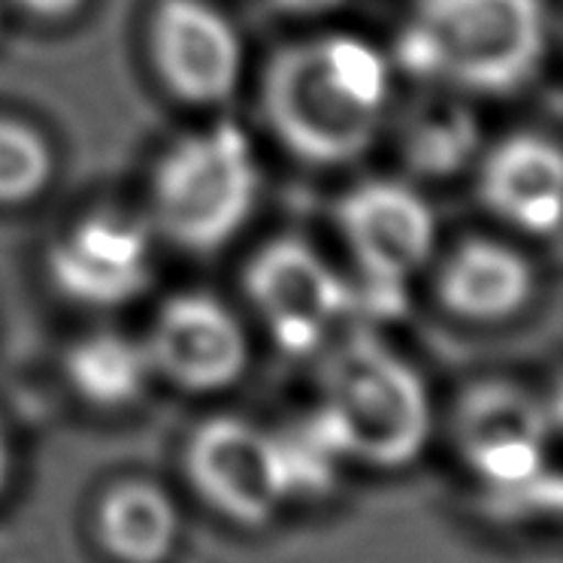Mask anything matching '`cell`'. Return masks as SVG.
<instances>
[{
    "label": "cell",
    "instance_id": "3",
    "mask_svg": "<svg viewBox=\"0 0 563 563\" xmlns=\"http://www.w3.org/2000/svg\"><path fill=\"white\" fill-rule=\"evenodd\" d=\"M319 412L345 461L373 470L416 464L433 433L424 379L369 331H355L331 352L321 376Z\"/></svg>",
    "mask_w": 563,
    "mask_h": 563
},
{
    "label": "cell",
    "instance_id": "2",
    "mask_svg": "<svg viewBox=\"0 0 563 563\" xmlns=\"http://www.w3.org/2000/svg\"><path fill=\"white\" fill-rule=\"evenodd\" d=\"M549 49L545 0H412L394 58L421 82L512 95Z\"/></svg>",
    "mask_w": 563,
    "mask_h": 563
},
{
    "label": "cell",
    "instance_id": "13",
    "mask_svg": "<svg viewBox=\"0 0 563 563\" xmlns=\"http://www.w3.org/2000/svg\"><path fill=\"white\" fill-rule=\"evenodd\" d=\"M437 295L452 316L497 324L518 316L533 295V267L497 240H466L442 261Z\"/></svg>",
    "mask_w": 563,
    "mask_h": 563
},
{
    "label": "cell",
    "instance_id": "1",
    "mask_svg": "<svg viewBox=\"0 0 563 563\" xmlns=\"http://www.w3.org/2000/svg\"><path fill=\"white\" fill-rule=\"evenodd\" d=\"M391 67L367 40L328 34L279 49L261 76V112L295 158L343 167L382 134Z\"/></svg>",
    "mask_w": 563,
    "mask_h": 563
},
{
    "label": "cell",
    "instance_id": "21",
    "mask_svg": "<svg viewBox=\"0 0 563 563\" xmlns=\"http://www.w3.org/2000/svg\"><path fill=\"white\" fill-rule=\"evenodd\" d=\"M0 22H3V13H0Z\"/></svg>",
    "mask_w": 563,
    "mask_h": 563
},
{
    "label": "cell",
    "instance_id": "15",
    "mask_svg": "<svg viewBox=\"0 0 563 563\" xmlns=\"http://www.w3.org/2000/svg\"><path fill=\"white\" fill-rule=\"evenodd\" d=\"M155 376L146 343L115 331H95L64 352V379L95 409H124L146 394Z\"/></svg>",
    "mask_w": 563,
    "mask_h": 563
},
{
    "label": "cell",
    "instance_id": "6",
    "mask_svg": "<svg viewBox=\"0 0 563 563\" xmlns=\"http://www.w3.org/2000/svg\"><path fill=\"white\" fill-rule=\"evenodd\" d=\"M554 442L558 409L545 412L539 400L506 382L470 388L454 412V445L466 470L500 497H539L558 509Z\"/></svg>",
    "mask_w": 563,
    "mask_h": 563
},
{
    "label": "cell",
    "instance_id": "20",
    "mask_svg": "<svg viewBox=\"0 0 563 563\" xmlns=\"http://www.w3.org/2000/svg\"><path fill=\"white\" fill-rule=\"evenodd\" d=\"M10 470H13V454H10L7 433L0 428V490L7 488V482H10Z\"/></svg>",
    "mask_w": 563,
    "mask_h": 563
},
{
    "label": "cell",
    "instance_id": "8",
    "mask_svg": "<svg viewBox=\"0 0 563 563\" xmlns=\"http://www.w3.org/2000/svg\"><path fill=\"white\" fill-rule=\"evenodd\" d=\"M249 303L285 355L319 352L333 324L352 312V285L303 240L261 245L243 276Z\"/></svg>",
    "mask_w": 563,
    "mask_h": 563
},
{
    "label": "cell",
    "instance_id": "16",
    "mask_svg": "<svg viewBox=\"0 0 563 563\" xmlns=\"http://www.w3.org/2000/svg\"><path fill=\"white\" fill-rule=\"evenodd\" d=\"M478 122L464 103L428 98L412 103L400 124V155L421 179H445L476 158Z\"/></svg>",
    "mask_w": 563,
    "mask_h": 563
},
{
    "label": "cell",
    "instance_id": "7",
    "mask_svg": "<svg viewBox=\"0 0 563 563\" xmlns=\"http://www.w3.org/2000/svg\"><path fill=\"white\" fill-rule=\"evenodd\" d=\"M185 478L212 512L245 530L267 527L291 503L276 433L236 416L197 424L185 442Z\"/></svg>",
    "mask_w": 563,
    "mask_h": 563
},
{
    "label": "cell",
    "instance_id": "5",
    "mask_svg": "<svg viewBox=\"0 0 563 563\" xmlns=\"http://www.w3.org/2000/svg\"><path fill=\"white\" fill-rule=\"evenodd\" d=\"M336 224L361 273V288H352V312L397 319L409 300L406 285L437 249L430 203L412 185L369 179L340 197Z\"/></svg>",
    "mask_w": 563,
    "mask_h": 563
},
{
    "label": "cell",
    "instance_id": "19",
    "mask_svg": "<svg viewBox=\"0 0 563 563\" xmlns=\"http://www.w3.org/2000/svg\"><path fill=\"white\" fill-rule=\"evenodd\" d=\"M25 13L37 15V19H67L74 15L86 0H15Z\"/></svg>",
    "mask_w": 563,
    "mask_h": 563
},
{
    "label": "cell",
    "instance_id": "10",
    "mask_svg": "<svg viewBox=\"0 0 563 563\" xmlns=\"http://www.w3.org/2000/svg\"><path fill=\"white\" fill-rule=\"evenodd\" d=\"M148 49L164 86L185 103L216 107L243 82V40L207 0H158Z\"/></svg>",
    "mask_w": 563,
    "mask_h": 563
},
{
    "label": "cell",
    "instance_id": "17",
    "mask_svg": "<svg viewBox=\"0 0 563 563\" xmlns=\"http://www.w3.org/2000/svg\"><path fill=\"white\" fill-rule=\"evenodd\" d=\"M55 158L31 124L0 119V207H19L46 191Z\"/></svg>",
    "mask_w": 563,
    "mask_h": 563
},
{
    "label": "cell",
    "instance_id": "9",
    "mask_svg": "<svg viewBox=\"0 0 563 563\" xmlns=\"http://www.w3.org/2000/svg\"><path fill=\"white\" fill-rule=\"evenodd\" d=\"M46 269L55 291L88 309L134 303L152 282V233L140 219L98 209L52 243Z\"/></svg>",
    "mask_w": 563,
    "mask_h": 563
},
{
    "label": "cell",
    "instance_id": "11",
    "mask_svg": "<svg viewBox=\"0 0 563 563\" xmlns=\"http://www.w3.org/2000/svg\"><path fill=\"white\" fill-rule=\"evenodd\" d=\"M155 376L183 391H224L243 379L249 364L245 328L231 309L212 295H173L155 316L146 340Z\"/></svg>",
    "mask_w": 563,
    "mask_h": 563
},
{
    "label": "cell",
    "instance_id": "18",
    "mask_svg": "<svg viewBox=\"0 0 563 563\" xmlns=\"http://www.w3.org/2000/svg\"><path fill=\"white\" fill-rule=\"evenodd\" d=\"M345 0H269V7L282 15H297V19H316L340 10Z\"/></svg>",
    "mask_w": 563,
    "mask_h": 563
},
{
    "label": "cell",
    "instance_id": "4",
    "mask_svg": "<svg viewBox=\"0 0 563 563\" xmlns=\"http://www.w3.org/2000/svg\"><path fill=\"white\" fill-rule=\"evenodd\" d=\"M255 152L249 136L219 122L173 143L155 167L152 209L167 240L209 255L252 219L257 200Z\"/></svg>",
    "mask_w": 563,
    "mask_h": 563
},
{
    "label": "cell",
    "instance_id": "14",
    "mask_svg": "<svg viewBox=\"0 0 563 563\" xmlns=\"http://www.w3.org/2000/svg\"><path fill=\"white\" fill-rule=\"evenodd\" d=\"M95 533L115 563H167L179 542V509L161 485L131 478L103 494Z\"/></svg>",
    "mask_w": 563,
    "mask_h": 563
},
{
    "label": "cell",
    "instance_id": "12",
    "mask_svg": "<svg viewBox=\"0 0 563 563\" xmlns=\"http://www.w3.org/2000/svg\"><path fill=\"white\" fill-rule=\"evenodd\" d=\"M478 197L518 231L554 233L563 203L561 148L539 134L506 136L482 158Z\"/></svg>",
    "mask_w": 563,
    "mask_h": 563
}]
</instances>
